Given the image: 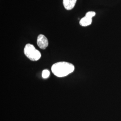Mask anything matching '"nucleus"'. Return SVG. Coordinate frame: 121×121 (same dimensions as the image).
I'll return each mask as SVG.
<instances>
[{
	"label": "nucleus",
	"instance_id": "39448f33",
	"mask_svg": "<svg viewBox=\"0 0 121 121\" xmlns=\"http://www.w3.org/2000/svg\"><path fill=\"white\" fill-rule=\"evenodd\" d=\"M92 23V18L86 17L85 16L82 17L79 21V24L82 26H89Z\"/></svg>",
	"mask_w": 121,
	"mask_h": 121
},
{
	"label": "nucleus",
	"instance_id": "0eeeda50",
	"mask_svg": "<svg viewBox=\"0 0 121 121\" xmlns=\"http://www.w3.org/2000/svg\"><path fill=\"white\" fill-rule=\"evenodd\" d=\"M95 15V12L94 11H89L86 13L85 16L87 17H90L92 18Z\"/></svg>",
	"mask_w": 121,
	"mask_h": 121
},
{
	"label": "nucleus",
	"instance_id": "f257e3e1",
	"mask_svg": "<svg viewBox=\"0 0 121 121\" xmlns=\"http://www.w3.org/2000/svg\"><path fill=\"white\" fill-rule=\"evenodd\" d=\"M52 72L57 77H65L73 72L74 66L73 64L65 61L57 62L52 65Z\"/></svg>",
	"mask_w": 121,
	"mask_h": 121
},
{
	"label": "nucleus",
	"instance_id": "f03ea898",
	"mask_svg": "<svg viewBox=\"0 0 121 121\" xmlns=\"http://www.w3.org/2000/svg\"><path fill=\"white\" fill-rule=\"evenodd\" d=\"M24 53L27 58L30 60L36 61L40 59L41 54L39 50H37L33 45L27 43L24 49Z\"/></svg>",
	"mask_w": 121,
	"mask_h": 121
},
{
	"label": "nucleus",
	"instance_id": "20e7f679",
	"mask_svg": "<svg viewBox=\"0 0 121 121\" xmlns=\"http://www.w3.org/2000/svg\"><path fill=\"white\" fill-rule=\"evenodd\" d=\"M76 1L77 0H63V4L65 9L69 10L73 9Z\"/></svg>",
	"mask_w": 121,
	"mask_h": 121
},
{
	"label": "nucleus",
	"instance_id": "423d86ee",
	"mask_svg": "<svg viewBox=\"0 0 121 121\" xmlns=\"http://www.w3.org/2000/svg\"><path fill=\"white\" fill-rule=\"evenodd\" d=\"M49 74H50V72L49 70H48V69H44L42 72V76L43 78H47L49 77Z\"/></svg>",
	"mask_w": 121,
	"mask_h": 121
},
{
	"label": "nucleus",
	"instance_id": "7ed1b4c3",
	"mask_svg": "<svg viewBox=\"0 0 121 121\" xmlns=\"http://www.w3.org/2000/svg\"><path fill=\"white\" fill-rule=\"evenodd\" d=\"M37 44L40 48L45 49L48 45V39L44 35H39L37 39Z\"/></svg>",
	"mask_w": 121,
	"mask_h": 121
}]
</instances>
